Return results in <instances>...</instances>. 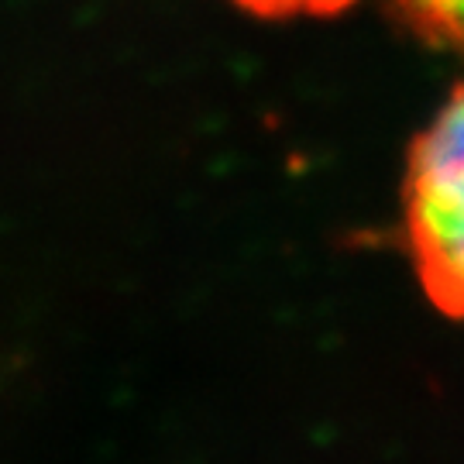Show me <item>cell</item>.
<instances>
[{
    "mask_svg": "<svg viewBox=\"0 0 464 464\" xmlns=\"http://www.w3.org/2000/svg\"><path fill=\"white\" fill-rule=\"evenodd\" d=\"M406 237L430 299L464 316V86L410 155Z\"/></svg>",
    "mask_w": 464,
    "mask_h": 464,
    "instance_id": "1",
    "label": "cell"
},
{
    "mask_svg": "<svg viewBox=\"0 0 464 464\" xmlns=\"http://www.w3.org/2000/svg\"><path fill=\"white\" fill-rule=\"evenodd\" d=\"M416 28L464 52V0H399Z\"/></svg>",
    "mask_w": 464,
    "mask_h": 464,
    "instance_id": "2",
    "label": "cell"
},
{
    "mask_svg": "<svg viewBox=\"0 0 464 464\" xmlns=\"http://www.w3.org/2000/svg\"><path fill=\"white\" fill-rule=\"evenodd\" d=\"M234 4L248 7L255 14L293 17V14H334V11H344L354 0H234Z\"/></svg>",
    "mask_w": 464,
    "mask_h": 464,
    "instance_id": "3",
    "label": "cell"
}]
</instances>
